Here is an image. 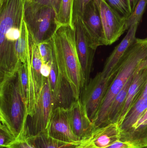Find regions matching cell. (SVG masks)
I'll list each match as a JSON object with an SVG mask.
<instances>
[{"instance_id":"36","label":"cell","mask_w":147,"mask_h":148,"mask_svg":"<svg viewBox=\"0 0 147 148\" xmlns=\"http://www.w3.org/2000/svg\"><path fill=\"white\" fill-rule=\"evenodd\" d=\"M147 148V147H143V148Z\"/></svg>"},{"instance_id":"6","label":"cell","mask_w":147,"mask_h":148,"mask_svg":"<svg viewBox=\"0 0 147 148\" xmlns=\"http://www.w3.org/2000/svg\"><path fill=\"white\" fill-rule=\"evenodd\" d=\"M116 73L115 70L107 77L103 76L101 72L98 73L94 78L90 79L87 86L82 91L80 99L92 123Z\"/></svg>"},{"instance_id":"19","label":"cell","mask_w":147,"mask_h":148,"mask_svg":"<svg viewBox=\"0 0 147 148\" xmlns=\"http://www.w3.org/2000/svg\"><path fill=\"white\" fill-rule=\"evenodd\" d=\"M31 137L39 148H79L80 142L68 143L54 139L46 132Z\"/></svg>"},{"instance_id":"34","label":"cell","mask_w":147,"mask_h":148,"mask_svg":"<svg viewBox=\"0 0 147 148\" xmlns=\"http://www.w3.org/2000/svg\"><path fill=\"white\" fill-rule=\"evenodd\" d=\"M24 1V3L26 2H28V1H31L32 0H23Z\"/></svg>"},{"instance_id":"4","label":"cell","mask_w":147,"mask_h":148,"mask_svg":"<svg viewBox=\"0 0 147 148\" xmlns=\"http://www.w3.org/2000/svg\"><path fill=\"white\" fill-rule=\"evenodd\" d=\"M23 20L37 45L50 40L60 27L52 8L33 1L25 2Z\"/></svg>"},{"instance_id":"11","label":"cell","mask_w":147,"mask_h":148,"mask_svg":"<svg viewBox=\"0 0 147 148\" xmlns=\"http://www.w3.org/2000/svg\"><path fill=\"white\" fill-rule=\"evenodd\" d=\"M68 110L71 126L75 136L79 141L89 138L95 127L80 99L73 102Z\"/></svg>"},{"instance_id":"1","label":"cell","mask_w":147,"mask_h":148,"mask_svg":"<svg viewBox=\"0 0 147 148\" xmlns=\"http://www.w3.org/2000/svg\"><path fill=\"white\" fill-rule=\"evenodd\" d=\"M147 59V37L137 38L116 69V73L93 122L95 129L108 124L109 110L116 96Z\"/></svg>"},{"instance_id":"30","label":"cell","mask_w":147,"mask_h":148,"mask_svg":"<svg viewBox=\"0 0 147 148\" xmlns=\"http://www.w3.org/2000/svg\"><path fill=\"white\" fill-rule=\"evenodd\" d=\"M51 65L42 63L41 67V73L44 77H48L51 73Z\"/></svg>"},{"instance_id":"35","label":"cell","mask_w":147,"mask_h":148,"mask_svg":"<svg viewBox=\"0 0 147 148\" xmlns=\"http://www.w3.org/2000/svg\"><path fill=\"white\" fill-rule=\"evenodd\" d=\"M0 148H9L8 147H0Z\"/></svg>"},{"instance_id":"33","label":"cell","mask_w":147,"mask_h":148,"mask_svg":"<svg viewBox=\"0 0 147 148\" xmlns=\"http://www.w3.org/2000/svg\"><path fill=\"white\" fill-rule=\"evenodd\" d=\"M147 147V140L146 141V142H145V143H144V146H143V147Z\"/></svg>"},{"instance_id":"26","label":"cell","mask_w":147,"mask_h":148,"mask_svg":"<svg viewBox=\"0 0 147 148\" xmlns=\"http://www.w3.org/2000/svg\"><path fill=\"white\" fill-rule=\"evenodd\" d=\"M92 0H73L72 21L74 23L78 18H81L86 5Z\"/></svg>"},{"instance_id":"12","label":"cell","mask_w":147,"mask_h":148,"mask_svg":"<svg viewBox=\"0 0 147 148\" xmlns=\"http://www.w3.org/2000/svg\"><path fill=\"white\" fill-rule=\"evenodd\" d=\"M140 23H136L130 26L126 36L115 48L108 58L106 60L101 73L107 77L110 76L116 69L120 62L128 49L136 40V34Z\"/></svg>"},{"instance_id":"31","label":"cell","mask_w":147,"mask_h":148,"mask_svg":"<svg viewBox=\"0 0 147 148\" xmlns=\"http://www.w3.org/2000/svg\"><path fill=\"white\" fill-rule=\"evenodd\" d=\"M79 148H98L89 139L82 140L80 142Z\"/></svg>"},{"instance_id":"14","label":"cell","mask_w":147,"mask_h":148,"mask_svg":"<svg viewBox=\"0 0 147 148\" xmlns=\"http://www.w3.org/2000/svg\"><path fill=\"white\" fill-rule=\"evenodd\" d=\"M18 71L22 94L27 107L28 116L33 114L37 101L33 79L29 66V59L27 64H23L20 62Z\"/></svg>"},{"instance_id":"27","label":"cell","mask_w":147,"mask_h":148,"mask_svg":"<svg viewBox=\"0 0 147 148\" xmlns=\"http://www.w3.org/2000/svg\"><path fill=\"white\" fill-rule=\"evenodd\" d=\"M9 148H39L31 137H24L17 140Z\"/></svg>"},{"instance_id":"25","label":"cell","mask_w":147,"mask_h":148,"mask_svg":"<svg viewBox=\"0 0 147 148\" xmlns=\"http://www.w3.org/2000/svg\"><path fill=\"white\" fill-rule=\"evenodd\" d=\"M16 140L14 135L3 123L0 124V147H8Z\"/></svg>"},{"instance_id":"28","label":"cell","mask_w":147,"mask_h":148,"mask_svg":"<svg viewBox=\"0 0 147 148\" xmlns=\"http://www.w3.org/2000/svg\"><path fill=\"white\" fill-rule=\"evenodd\" d=\"M31 1L52 8L58 14L61 0H32Z\"/></svg>"},{"instance_id":"10","label":"cell","mask_w":147,"mask_h":148,"mask_svg":"<svg viewBox=\"0 0 147 148\" xmlns=\"http://www.w3.org/2000/svg\"><path fill=\"white\" fill-rule=\"evenodd\" d=\"M46 132L50 137L62 141H80L72 132L68 110L63 108L53 110Z\"/></svg>"},{"instance_id":"2","label":"cell","mask_w":147,"mask_h":148,"mask_svg":"<svg viewBox=\"0 0 147 148\" xmlns=\"http://www.w3.org/2000/svg\"><path fill=\"white\" fill-rule=\"evenodd\" d=\"M28 109L23 100L18 70L0 83V121L16 139L25 136Z\"/></svg>"},{"instance_id":"3","label":"cell","mask_w":147,"mask_h":148,"mask_svg":"<svg viewBox=\"0 0 147 148\" xmlns=\"http://www.w3.org/2000/svg\"><path fill=\"white\" fill-rule=\"evenodd\" d=\"M51 40L59 70L70 84L77 101L80 99L83 80L74 28L70 26H61Z\"/></svg>"},{"instance_id":"21","label":"cell","mask_w":147,"mask_h":148,"mask_svg":"<svg viewBox=\"0 0 147 148\" xmlns=\"http://www.w3.org/2000/svg\"><path fill=\"white\" fill-rule=\"evenodd\" d=\"M73 0H61L57 21L60 27L70 26L74 28L72 21V8Z\"/></svg>"},{"instance_id":"24","label":"cell","mask_w":147,"mask_h":148,"mask_svg":"<svg viewBox=\"0 0 147 148\" xmlns=\"http://www.w3.org/2000/svg\"><path fill=\"white\" fill-rule=\"evenodd\" d=\"M42 63L51 65L54 58V49L51 40L41 42L38 45Z\"/></svg>"},{"instance_id":"32","label":"cell","mask_w":147,"mask_h":148,"mask_svg":"<svg viewBox=\"0 0 147 148\" xmlns=\"http://www.w3.org/2000/svg\"><path fill=\"white\" fill-rule=\"evenodd\" d=\"M139 0H132V8H133V11L135 7H136L137 3Z\"/></svg>"},{"instance_id":"7","label":"cell","mask_w":147,"mask_h":148,"mask_svg":"<svg viewBox=\"0 0 147 148\" xmlns=\"http://www.w3.org/2000/svg\"><path fill=\"white\" fill-rule=\"evenodd\" d=\"M73 27L75 31L76 47L83 75V91L90 80L96 50L92 47L81 18H78L73 23Z\"/></svg>"},{"instance_id":"18","label":"cell","mask_w":147,"mask_h":148,"mask_svg":"<svg viewBox=\"0 0 147 148\" xmlns=\"http://www.w3.org/2000/svg\"><path fill=\"white\" fill-rule=\"evenodd\" d=\"M135 75L127 82L125 86L116 96L114 99L112 101L108 113V124L114 123L118 124L120 115L126 101L129 88L133 79Z\"/></svg>"},{"instance_id":"20","label":"cell","mask_w":147,"mask_h":148,"mask_svg":"<svg viewBox=\"0 0 147 148\" xmlns=\"http://www.w3.org/2000/svg\"><path fill=\"white\" fill-rule=\"evenodd\" d=\"M29 33L24 20L22 23L20 35L16 44V53L18 60L23 64L28 63L29 56Z\"/></svg>"},{"instance_id":"22","label":"cell","mask_w":147,"mask_h":148,"mask_svg":"<svg viewBox=\"0 0 147 148\" xmlns=\"http://www.w3.org/2000/svg\"><path fill=\"white\" fill-rule=\"evenodd\" d=\"M112 8L127 20L133 12L132 0H104Z\"/></svg>"},{"instance_id":"15","label":"cell","mask_w":147,"mask_h":148,"mask_svg":"<svg viewBox=\"0 0 147 148\" xmlns=\"http://www.w3.org/2000/svg\"><path fill=\"white\" fill-rule=\"evenodd\" d=\"M147 110V81L134 103L123 120L120 128L121 137L132 129L141 116Z\"/></svg>"},{"instance_id":"13","label":"cell","mask_w":147,"mask_h":148,"mask_svg":"<svg viewBox=\"0 0 147 148\" xmlns=\"http://www.w3.org/2000/svg\"><path fill=\"white\" fill-rule=\"evenodd\" d=\"M147 81V59L143 62L135 75L129 86L126 101L118 121L119 127L122 123L130 108L140 95Z\"/></svg>"},{"instance_id":"23","label":"cell","mask_w":147,"mask_h":148,"mask_svg":"<svg viewBox=\"0 0 147 148\" xmlns=\"http://www.w3.org/2000/svg\"><path fill=\"white\" fill-rule=\"evenodd\" d=\"M147 5V0H139L132 14L127 20L128 29L136 23H140Z\"/></svg>"},{"instance_id":"17","label":"cell","mask_w":147,"mask_h":148,"mask_svg":"<svg viewBox=\"0 0 147 148\" xmlns=\"http://www.w3.org/2000/svg\"><path fill=\"white\" fill-rule=\"evenodd\" d=\"M29 64L31 69L36 97L44 85L45 77L41 73L42 60L38 45L35 44L29 34Z\"/></svg>"},{"instance_id":"5","label":"cell","mask_w":147,"mask_h":148,"mask_svg":"<svg viewBox=\"0 0 147 148\" xmlns=\"http://www.w3.org/2000/svg\"><path fill=\"white\" fill-rule=\"evenodd\" d=\"M53 109V97L49 78L45 77L44 85L37 96L34 110L27 118L25 136L34 137L46 132Z\"/></svg>"},{"instance_id":"37","label":"cell","mask_w":147,"mask_h":148,"mask_svg":"<svg viewBox=\"0 0 147 148\" xmlns=\"http://www.w3.org/2000/svg\"><path fill=\"white\" fill-rule=\"evenodd\" d=\"M3 1V0H0V1Z\"/></svg>"},{"instance_id":"8","label":"cell","mask_w":147,"mask_h":148,"mask_svg":"<svg viewBox=\"0 0 147 148\" xmlns=\"http://www.w3.org/2000/svg\"><path fill=\"white\" fill-rule=\"evenodd\" d=\"M99 7L107 46L111 45L128 29L127 19L104 0H99Z\"/></svg>"},{"instance_id":"29","label":"cell","mask_w":147,"mask_h":148,"mask_svg":"<svg viewBox=\"0 0 147 148\" xmlns=\"http://www.w3.org/2000/svg\"><path fill=\"white\" fill-rule=\"evenodd\" d=\"M105 148H140L130 142L123 141H117Z\"/></svg>"},{"instance_id":"16","label":"cell","mask_w":147,"mask_h":148,"mask_svg":"<svg viewBox=\"0 0 147 148\" xmlns=\"http://www.w3.org/2000/svg\"><path fill=\"white\" fill-rule=\"evenodd\" d=\"M121 139L120 127L114 123L95 129L87 138L98 148H106Z\"/></svg>"},{"instance_id":"9","label":"cell","mask_w":147,"mask_h":148,"mask_svg":"<svg viewBox=\"0 0 147 148\" xmlns=\"http://www.w3.org/2000/svg\"><path fill=\"white\" fill-rule=\"evenodd\" d=\"M81 19L93 48L96 50L100 46H107L100 14L99 0H92L88 3Z\"/></svg>"}]
</instances>
